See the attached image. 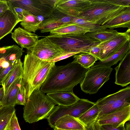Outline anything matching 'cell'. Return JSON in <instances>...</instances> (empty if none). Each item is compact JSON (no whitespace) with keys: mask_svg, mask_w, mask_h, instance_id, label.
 <instances>
[{"mask_svg":"<svg viewBox=\"0 0 130 130\" xmlns=\"http://www.w3.org/2000/svg\"><path fill=\"white\" fill-rule=\"evenodd\" d=\"M8 129L10 130H21L15 112L13 115Z\"/></svg>","mask_w":130,"mask_h":130,"instance_id":"32","label":"cell"},{"mask_svg":"<svg viewBox=\"0 0 130 130\" xmlns=\"http://www.w3.org/2000/svg\"><path fill=\"white\" fill-rule=\"evenodd\" d=\"M99 113L98 107L95 103L93 106L77 119L85 126H87L97 120Z\"/></svg>","mask_w":130,"mask_h":130,"instance_id":"28","label":"cell"},{"mask_svg":"<svg viewBox=\"0 0 130 130\" xmlns=\"http://www.w3.org/2000/svg\"><path fill=\"white\" fill-rule=\"evenodd\" d=\"M119 33L117 30L107 29L103 30L88 32L85 35L100 42H102L112 38L118 35Z\"/></svg>","mask_w":130,"mask_h":130,"instance_id":"27","label":"cell"},{"mask_svg":"<svg viewBox=\"0 0 130 130\" xmlns=\"http://www.w3.org/2000/svg\"><path fill=\"white\" fill-rule=\"evenodd\" d=\"M6 130H10L9 129H6Z\"/></svg>","mask_w":130,"mask_h":130,"instance_id":"45","label":"cell"},{"mask_svg":"<svg viewBox=\"0 0 130 130\" xmlns=\"http://www.w3.org/2000/svg\"><path fill=\"white\" fill-rule=\"evenodd\" d=\"M95 103L99 110L98 120L106 115L130 105V86H129L114 93L101 98Z\"/></svg>","mask_w":130,"mask_h":130,"instance_id":"7","label":"cell"},{"mask_svg":"<svg viewBox=\"0 0 130 130\" xmlns=\"http://www.w3.org/2000/svg\"><path fill=\"white\" fill-rule=\"evenodd\" d=\"M130 119V105L106 115L97 121L100 125L108 124L118 126L125 124Z\"/></svg>","mask_w":130,"mask_h":130,"instance_id":"14","label":"cell"},{"mask_svg":"<svg viewBox=\"0 0 130 130\" xmlns=\"http://www.w3.org/2000/svg\"><path fill=\"white\" fill-rule=\"evenodd\" d=\"M9 9L7 1L0 0V15Z\"/></svg>","mask_w":130,"mask_h":130,"instance_id":"37","label":"cell"},{"mask_svg":"<svg viewBox=\"0 0 130 130\" xmlns=\"http://www.w3.org/2000/svg\"><path fill=\"white\" fill-rule=\"evenodd\" d=\"M15 112V106L4 105L0 107V130H6L8 129Z\"/></svg>","mask_w":130,"mask_h":130,"instance_id":"26","label":"cell"},{"mask_svg":"<svg viewBox=\"0 0 130 130\" xmlns=\"http://www.w3.org/2000/svg\"><path fill=\"white\" fill-rule=\"evenodd\" d=\"M55 63L41 60L29 52L25 55L21 83L26 101L32 92L40 88Z\"/></svg>","mask_w":130,"mask_h":130,"instance_id":"2","label":"cell"},{"mask_svg":"<svg viewBox=\"0 0 130 130\" xmlns=\"http://www.w3.org/2000/svg\"><path fill=\"white\" fill-rule=\"evenodd\" d=\"M44 19L42 16H36L25 10L20 24L25 30L35 33L38 29Z\"/></svg>","mask_w":130,"mask_h":130,"instance_id":"21","label":"cell"},{"mask_svg":"<svg viewBox=\"0 0 130 130\" xmlns=\"http://www.w3.org/2000/svg\"><path fill=\"white\" fill-rule=\"evenodd\" d=\"M103 26L111 29L120 27L130 28V6L121 11Z\"/></svg>","mask_w":130,"mask_h":130,"instance_id":"18","label":"cell"},{"mask_svg":"<svg viewBox=\"0 0 130 130\" xmlns=\"http://www.w3.org/2000/svg\"><path fill=\"white\" fill-rule=\"evenodd\" d=\"M88 29L78 25L67 24L55 29L50 32V35L83 33L91 32Z\"/></svg>","mask_w":130,"mask_h":130,"instance_id":"25","label":"cell"},{"mask_svg":"<svg viewBox=\"0 0 130 130\" xmlns=\"http://www.w3.org/2000/svg\"><path fill=\"white\" fill-rule=\"evenodd\" d=\"M12 39L22 48L28 50L34 45L39 40L38 36L19 27L11 33Z\"/></svg>","mask_w":130,"mask_h":130,"instance_id":"16","label":"cell"},{"mask_svg":"<svg viewBox=\"0 0 130 130\" xmlns=\"http://www.w3.org/2000/svg\"><path fill=\"white\" fill-rule=\"evenodd\" d=\"M27 52L45 61H50L66 52L59 46L46 37L39 40L34 45L27 50Z\"/></svg>","mask_w":130,"mask_h":130,"instance_id":"9","label":"cell"},{"mask_svg":"<svg viewBox=\"0 0 130 130\" xmlns=\"http://www.w3.org/2000/svg\"><path fill=\"white\" fill-rule=\"evenodd\" d=\"M2 105V103L0 101V107Z\"/></svg>","mask_w":130,"mask_h":130,"instance_id":"43","label":"cell"},{"mask_svg":"<svg viewBox=\"0 0 130 130\" xmlns=\"http://www.w3.org/2000/svg\"><path fill=\"white\" fill-rule=\"evenodd\" d=\"M130 42L129 41L117 52L103 60L95 62L93 66H103L111 67L116 64L124 58L127 53L130 51Z\"/></svg>","mask_w":130,"mask_h":130,"instance_id":"22","label":"cell"},{"mask_svg":"<svg viewBox=\"0 0 130 130\" xmlns=\"http://www.w3.org/2000/svg\"><path fill=\"white\" fill-rule=\"evenodd\" d=\"M85 127L86 130H101L100 125L97 120L90 125Z\"/></svg>","mask_w":130,"mask_h":130,"instance_id":"39","label":"cell"},{"mask_svg":"<svg viewBox=\"0 0 130 130\" xmlns=\"http://www.w3.org/2000/svg\"><path fill=\"white\" fill-rule=\"evenodd\" d=\"M130 28L124 32H119L115 37L106 41L100 42L96 46L100 49V60L108 58L120 49L130 41Z\"/></svg>","mask_w":130,"mask_h":130,"instance_id":"10","label":"cell"},{"mask_svg":"<svg viewBox=\"0 0 130 130\" xmlns=\"http://www.w3.org/2000/svg\"><path fill=\"white\" fill-rule=\"evenodd\" d=\"M56 104L40 88L34 90L27 98L23 108L25 121L32 123L47 119Z\"/></svg>","mask_w":130,"mask_h":130,"instance_id":"3","label":"cell"},{"mask_svg":"<svg viewBox=\"0 0 130 130\" xmlns=\"http://www.w3.org/2000/svg\"><path fill=\"white\" fill-rule=\"evenodd\" d=\"M24 51L16 45L0 47V73L3 70H10L21 59Z\"/></svg>","mask_w":130,"mask_h":130,"instance_id":"11","label":"cell"},{"mask_svg":"<svg viewBox=\"0 0 130 130\" xmlns=\"http://www.w3.org/2000/svg\"><path fill=\"white\" fill-rule=\"evenodd\" d=\"M100 50L96 45L92 47L90 49L89 54L95 57L98 60H100Z\"/></svg>","mask_w":130,"mask_h":130,"instance_id":"36","label":"cell"},{"mask_svg":"<svg viewBox=\"0 0 130 130\" xmlns=\"http://www.w3.org/2000/svg\"><path fill=\"white\" fill-rule=\"evenodd\" d=\"M111 2L115 4L123 6H130V0H109Z\"/></svg>","mask_w":130,"mask_h":130,"instance_id":"38","label":"cell"},{"mask_svg":"<svg viewBox=\"0 0 130 130\" xmlns=\"http://www.w3.org/2000/svg\"><path fill=\"white\" fill-rule=\"evenodd\" d=\"M46 95L56 104L68 106L76 102L80 99L73 92H58L46 94Z\"/></svg>","mask_w":130,"mask_h":130,"instance_id":"19","label":"cell"},{"mask_svg":"<svg viewBox=\"0 0 130 130\" xmlns=\"http://www.w3.org/2000/svg\"><path fill=\"white\" fill-rule=\"evenodd\" d=\"M4 96V91L3 87L0 88V101L1 102Z\"/></svg>","mask_w":130,"mask_h":130,"instance_id":"40","label":"cell"},{"mask_svg":"<svg viewBox=\"0 0 130 130\" xmlns=\"http://www.w3.org/2000/svg\"><path fill=\"white\" fill-rule=\"evenodd\" d=\"M9 7H18L28 11L36 16L45 18L55 8V0H12L7 1Z\"/></svg>","mask_w":130,"mask_h":130,"instance_id":"8","label":"cell"},{"mask_svg":"<svg viewBox=\"0 0 130 130\" xmlns=\"http://www.w3.org/2000/svg\"><path fill=\"white\" fill-rule=\"evenodd\" d=\"M72 16L64 13L55 8L50 15L44 18L38 29L41 33L50 32L64 24L70 23Z\"/></svg>","mask_w":130,"mask_h":130,"instance_id":"12","label":"cell"},{"mask_svg":"<svg viewBox=\"0 0 130 130\" xmlns=\"http://www.w3.org/2000/svg\"><path fill=\"white\" fill-rule=\"evenodd\" d=\"M91 4V0H56L54 7L64 13L76 16Z\"/></svg>","mask_w":130,"mask_h":130,"instance_id":"13","label":"cell"},{"mask_svg":"<svg viewBox=\"0 0 130 130\" xmlns=\"http://www.w3.org/2000/svg\"><path fill=\"white\" fill-rule=\"evenodd\" d=\"M125 124L116 126L104 124L100 125L102 130H125Z\"/></svg>","mask_w":130,"mask_h":130,"instance_id":"34","label":"cell"},{"mask_svg":"<svg viewBox=\"0 0 130 130\" xmlns=\"http://www.w3.org/2000/svg\"><path fill=\"white\" fill-rule=\"evenodd\" d=\"M20 22L10 9L0 15V40L11 33L13 28Z\"/></svg>","mask_w":130,"mask_h":130,"instance_id":"17","label":"cell"},{"mask_svg":"<svg viewBox=\"0 0 130 130\" xmlns=\"http://www.w3.org/2000/svg\"><path fill=\"white\" fill-rule=\"evenodd\" d=\"M91 4L76 16L100 26L104 25L126 7L109 0H91Z\"/></svg>","mask_w":130,"mask_h":130,"instance_id":"4","label":"cell"},{"mask_svg":"<svg viewBox=\"0 0 130 130\" xmlns=\"http://www.w3.org/2000/svg\"><path fill=\"white\" fill-rule=\"evenodd\" d=\"M10 9L13 12L17 19L20 22L22 20L25 10L18 7H9Z\"/></svg>","mask_w":130,"mask_h":130,"instance_id":"33","label":"cell"},{"mask_svg":"<svg viewBox=\"0 0 130 130\" xmlns=\"http://www.w3.org/2000/svg\"><path fill=\"white\" fill-rule=\"evenodd\" d=\"M115 83L123 87L130 83V51L126 54L115 68Z\"/></svg>","mask_w":130,"mask_h":130,"instance_id":"15","label":"cell"},{"mask_svg":"<svg viewBox=\"0 0 130 130\" xmlns=\"http://www.w3.org/2000/svg\"><path fill=\"white\" fill-rule=\"evenodd\" d=\"M54 129V130H61L60 129H57L56 128H55Z\"/></svg>","mask_w":130,"mask_h":130,"instance_id":"42","label":"cell"},{"mask_svg":"<svg viewBox=\"0 0 130 130\" xmlns=\"http://www.w3.org/2000/svg\"><path fill=\"white\" fill-rule=\"evenodd\" d=\"M26 102L24 96V90L21 84L17 95L15 104L24 106Z\"/></svg>","mask_w":130,"mask_h":130,"instance_id":"31","label":"cell"},{"mask_svg":"<svg viewBox=\"0 0 130 130\" xmlns=\"http://www.w3.org/2000/svg\"><path fill=\"white\" fill-rule=\"evenodd\" d=\"M21 77L16 79L10 85L1 101L2 105L15 106L17 93L21 86Z\"/></svg>","mask_w":130,"mask_h":130,"instance_id":"24","label":"cell"},{"mask_svg":"<svg viewBox=\"0 0 130 130\" xmlns=\"http://www.w3.org/2000/svg\"><path fill=\"white\" fill-rule=\"evenodd\" d=\"M55 128L63 130H79L85 129V126L77 119L71 116L66 115L55 122Z\"/></svg>","mask_w":130,"mask_h":130,"instance_id":"20","label":"cell"},{"mask_svg":"<svg viewBox=\"0 0 130 130\" xmlns=\"http://www.w3.org/2000/svg\"><path fill=\"white\" fill-rule=\"evenodd\" d=\"M125 130H130V124L129 121L127 122L125 126Z\"/></svg>","mask_w":130,"mask_h":130,"instance_id":"41","label":"cell"},{"mask_svg":"<svg viewBox=\"0 0 130 130\" xmlns=\"http://www.w3.org/2000/svg\"><path fill=\"white\" fill-rule=\"evenodd\" d=\"M88 69L80 64L69 63L62 66H55L40 88L44 93L58 92H73V88L83 80Z\"/></svg>","mask_w":130,"mask_h":130,"instance_id":"1","label":"cell"},{"mask_svg":"<svg viewBox=\"0 0 130 130\" xmlns=\"http://www.w3.org/2000/svg\"><path fill=\"white\" fill-rule=\"evenodd\" d=\"M112 70L111 67L103 66H93L88 69L80 83L82 90L90 94L96 93L104 83L109 79Z\"/></svg>","mask_w":130,"mask_h":130,"instance_id":"6","label":"cell"},{"mask_svg":"<svg viewBox=\"0 0 130 130\" xmlns=\"http://www.w3.org/2000/svg\"></svg>","mask_w":130,"mask_h":130,"instance_id":"46","label":"cell"},{"mask_svg":"<svg viewBox=\"0 0 130 130\" xmlns=\"http://www.w3.org/2000/svg\"><path fill=\"white\" fill-rule=\"evenodd\" d=\"M23 71V63L20 59L8 73L3 79L2 86L3 88L4 95L9 88L16 79L21 77Z\"/></svg>","mask_w":130,"mask_h":130,"instance_id":"23","label":"cell"},{"mask_svg":"<svg viewBox=\"0 0 130 130\" xmlns=\"http://www.w3.org/2000/svg\"><path fill=\"white\" fill-rule=\"evenodd\" d=\"M73 56L74 60L72 62L78 63L86 69L93 66L98 60L94 56L88 53H80Z\"/></svg>","mask_w":130,"mask_h":130,"instance_id":"29","label":"cell"},{"mask_svg":"<svg viewBox=\"0 0 130 130\" xmlns=\"http://www.w3.org/2000/svg\"><path fill=\"white\" fill-rule=\"evenodd\" d=\"M46 37L58 45L65 52L69 53L89 54L92 47L100 43L83 33L49 35Z\"/></svg>","mask_w":130,"mask_h":130,"instance_id":"5","label":"cell"},{"mask_svg":"<svg viewBox=\"0 0 130 130\" xmlns=\"http://www.w3.org/2000/svg\"><path fill=\"white\" fill-rule=\"evenodd\" d=\"M61 130H61V129H60ZM86 130V129H82V130Z\"/></svg>","mask_w":130,"mask_h":130,"instance_id":"44","label":"cell"},{"mask_svg":"<svg viewBox=\"0 0 130 130\" xmlns=\"http://www.w3.org/2000/svg\"><path fill=\"white\" fill-rule=\"evenodd\" d=\"M78 54L77 53H69L66 52L64 54L50 61L55 62L68 58L74 55Z\"/></svg>","mask_w":130,"mask_h":130,"instance_id":"35","label":"cell"},{"mask_svg":"<svg viewBox=\"0 0 130 130\" xmlns=\"http://www.w3.org/2000/svg\"><path fill=\"white\" fill-rule=\"evenodd\" d=\"M72 16L73 19L69 24H74L90 29L91 32L106 29L107 28L103 26L96 24L80 18Z\"/></svg>","mask_w":130,"mask_h":130,"instance_id":"30","label":"cell"}]
</instances>
